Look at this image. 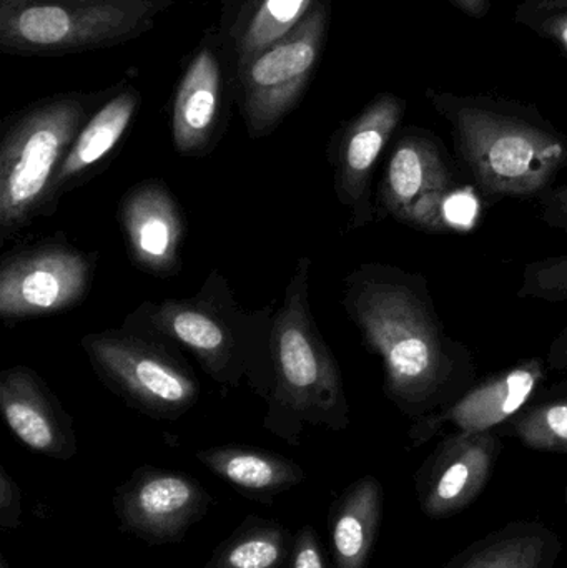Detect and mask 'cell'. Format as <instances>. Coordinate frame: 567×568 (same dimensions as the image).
Masks as SVG:
<instances>
[{
  "instance_id": "cell-8",
  "label": "cell",
  "mask_w": 567,
  "mask_h": 568,
  "mask_svg": "<svg viewBox=\"0 0 567 568\" xmlns=\"http://www.w3.org/2000/svg\"><path fill=\"white\" fill-rule=\"evenodd\" d=\"M332 22V0H320L282 39L259 53L233 79L250 139L272 135L302 102L322 62Z\"/></svg>"
},
{
  "instance_id": "cell-16",
  "label": "cell",
  "mask_w": 567,
  "mask_h": 568,
  "mask_svg": "<svg viewBox=\"0 0 567 568\" xmlns=\"http://www.w3.org/2000/svg\"><path fill=\"white\" fill-rule=\"evenodd\" d=\"M0 409L13 436L33 453L59 460L75 456L72 417L36 371L12 366L0 373Z\"/></svg>"
},
{
  "instance_id": "cell-30",
  "label": "cell",
  "mask_w": 567,
  "mask_h": 568,
  "mask_svg": "<svg viewBox=\"0 0 567 568\" xmlns=\"http://www.w3.org/2000/svg\"><path fill=\"white\" fill-rule=\"evenodd\" d=\"M566 9L567 0H523V6L519 7V13H529V16H546V13Z\"/></svg>"
},
{
  "instance_id": "cell-17",
  "label": "cell",
  "mask_w": 567,
  "mask_h": 568,
  "mask_svg": "<svg viewBox=\"0 0 567 568\" xmlns=\"http://www.w3.org/2000/svg\"><path fill=\"white\" fill-rule=\"evenodd\" d=\"M543 379L545 361H523L518 366L473 387L452 406L416 420L409 437L419 446L446 424H453L459 433H489L515 417L531 399Z\"/></svg>"
},
{
  "instance_id": "cell-25",
  "label": "cell",
  "mask_w": 567,
  "mask_h": 568,
  "mask_svg": "<svg viewBox=\"0 0 567 568\" xmlns=\"http://www.w3.org/2000/svg\"><path fill=\"white\" fill-rule=\"evenodd\" d=\"M519 296L548 303L567 301V255L549 256L523 270Z\"/></svg>"
},
{
  "instance_id": "cell-32",
  "label": "cell",
  "mask_w": 567,
  "mask_h": 568,
  "mask_svg": "<svg viewBox=\"0 0 567 568\" xmlns=\"http://www.w3.org/2000/svg\"><path fill=\"white\" fill-rule=\"evenodd\" d=\"M448 2L472 19H483L492 9V0H448Z\"/></svg>"
},
{
  "instance_id": "cell-1",
  "label": "cell",
  "mask_w": 567,
  "mask_h": 568,
  "mask_svg": "<svg viewBox=\"0 0 567 568\" xmlns=\"http://www.w3.org/2000/svg\"><path fill=\"white\" fill-rule=\"evenodd\" d=\"M342 304L382 359L386 397L403 414L423 419L465 394L472 359L446 334L422 275L365 263L346 276Z\"/></svg>"
},
{
  "instance_id": "cell-6",
  "label": "cell",
  "mask_w": 567,
  "mask_h": 568,
  "mask_svg": "<svg viewBox=\"0 0 567 568\" xmlns=\"http://www.w3.org/2000/svg\"><path fill=\"white\" fill-rule=\"evenodd\" d=\"M173 0H0V52L63 57L113 49L155 27Z\"/></svg>"
},
{
  "instance_id": "cell-10",
  "label": "cell",
  "mask_w": 567,
  "mask_h": 568,
  "mask_svg": "<svg viewBox=\"0 0 567 568\" xmlns=\"http://www.w3.org/2000/svg\"><path fill=\"white\" fill-rule=\"evenodd\" d=\"M455 179L436 136L409 129L396 140L379 185V206L403 225L425 233H448L446 203Z\"/></svg>"
},
{
  "instance_id": "cell-24",
  "label": "cell",
  "mask_w": 567,
  "mask_h": 568,
  "mask_svg": "<svg viewBox=\"0 0 567 568\" xmlns=\"http://www.w3.org/2000/svg\"><path fill=\"white\" fill-rule=\"evenodd\" d=\"M515 433L531 449L567 454V399L541 404L519 414Z\"/></svg>"
},
{
  "instance_id": "cell-28",
  "label": "cell",
  "mask_w": 567,
  "mask_h": 568,
  "mask_svg": "<svg viewBox=\"0 0 567 568\" xmlns=\"http://www.w3.org/2000/svg\"><path fill=\"white\" fill-rule=\"evenodd\" d=\"M539 219L551 229L567 233V182L543 193Z\"/></svg>"
},
{
  "instance_id": "cell-13",
  "label": "cell",
  "mask_w": 567,
  "mask_h": 568,
  "mask_svg": "<svg viewBox=\"0 0 567 568\" xmlns=\"http://www.w3.org/2000/svg\"><path fill=\"white\" fill-rule=\"evenodd\" d=\"M233 77L216 32L206 33L183 70L172 106V142L189 159L209 155L222 139Z\"/></svg>"
},
{
  "instance_id": "cell-2",
  "label": "cell",
  "mask_w": 567,
  "mask_h": 568,
  "mask_svg": "<svg viewBox=\"0 0 567 568\" xmlns=\"http://www.w3.org/2000/svg\"><path fill=\"white\" fill-rule=\"evenodd\" d=\"M273 304L246 310L229 280L212 270L189 297L143 301L123 326L152 334L195 357L203 373L222 389L246 387L266 400L273 387Z\"/></svg>"
},
{
  "instance_id": "cell-29",
  "label": "cell",
  "mask_w": 567,
  "mask_h": 568,
  "mask_svg": "<svg viewBox=\"0 0 567 568\" xmlns=\"http://www.w3.org/2000/svg\"><path fill=\"white\" fill-rule=\"evenodd\" d=\"M536 26H538V30H541V33L555 40L567 53V9L546 13Z\"/></svg>"
},
{
  "instance_id": "cell-12",
  "label": "cell",
  "mask_w": 567,
  "mask_h": 568,
  "mask_svg": "<svg viewBox=\"0 0 567 568\" xmlns=\"http://www.w3.org/2000/svg\"><path fill=\"white\" fill-rule=\"evenodd\" d=\"M405 112L406 102L402 97L378 93L332 136L328 159L335 173L333 183L340 205L350 213L352 230L372 223L373 172Z\"/></svg>"
},
{
  "instance_id": "cell-14",
  "label": "cell",
  "mask_w": 567,
  "mask_h": 568,
  "mask_svg": "<svg viewBox=\"0 0 567 568\" xmlns=\"http://www.w3.org/2000/svg\"><path fill=\"white\" fill-rule=\"evenodd\" d=\"M119 223L130 260L153 278H172L182 268L186 223L163 180H143L119 203Z\"/></svg>"
},
{
  "instance_id": "cell-21",
  "label": "cell",
  "mask_w": 567,
  "mask_h": 568,
  "mask_svg": "<svg viewBox=\"0 0 567 568\" xmlns=\"http://www.w3.org/2000/svg\"><path fill=\"white\" fill-rule=\"evenodd\" d=\"M383 514L382 484L366 476L342 494L330 516L336 568H366Z\"/></svg>"
},
{
  "instance_id": "cell-23",
  "label": "cell",
  "mask_w": 567,
  "mask_h": 568,
  "mask_svg": "<svg viewBox=\"0 0 567 568\" xmlns=\"http://www.w3.org/2000/svg\"><path fill=\"white\" fill-rule=\"evenodd\" d=\"M293 540L280 524L250 517L213 552L206 568H288Z\"/></svg>"
},
{
  "instance_id": "cell-5",
  "label": "cell",
  "mask_w": 567,
  "mask_h": 568,
  "mask_svg": "<svg viewBox=\"0 0 567 568\" xmlns=\"http://www.w3.org/2000/svg\"><path fill=\"white\" fill-rule=\"evenodd\" d=\"M105 92H62L10 116L0 142V242L52 215L57 173Z\"/></svg>"
},
{
  "instance_id": "cell-31",
  "label": "cell",
  "mask_w": 567,
  "mask_h": 568,
  "mask_svg": "<svg viewBox=\"0 0 567 568\" xmlns=\"http://www.w3.org/2000/svg\"><path fill=\"white\" fill-rule=\"evenodd\" d=\"M548 364L556 371L567 369V326L553 341L549 347Z\"/></svg>"
},
{
  "instance_id": "cell-19",
  "label": "cell",
  "mask_w": 567,
  "mask_h": 568,
  "mask_svg": "<svg viewBox=\"0 0 567 568\" xmlns=\"http://www.w3.org/2000/svg\"><path fill=\"white\" fill-rule=\"evenodd\" d=\"M142 97L139 90L129 83L112 87L105 102L87 120L83 129L70 146L52 190V205L63 193L82 185L97 170L110 159L117 146L122 143L139 113Z\"/></svg>"
},
{
  "instance_id": "cell-7",
  "label": "cell",
  "mask_w": 567,
  "mask_h": 568,
  "mask_svg": "<svg viewBox=\"0 0 567 568\" xmlns=\"http://www.w3.org/2000/svg\"><path fill=\"white\" fill-rule=\"evenodd\" d=\"M99 379L130 407L175 420L195 407L200 384L182 351L132 327L97 331L80 339Z\"/></svg>"
},
{
  "instance_id": "cell-9",
  "label": "cell",
  "mask_w": 567,
  "mask_h": 568,
  "mask_svg": "<svg viewBox=\"0 0 567 568\" xmlns=\"http://www.w3.org/2000/svg\"><path fill=\"white\" fill-rule=\"evenodd\" d=\"M95 268L97 255L62 233L12 250L0 263V317L12 324L72 310L85 300Z\"/></svg>"
},
{
  "instance_id": "cell-3",
  "label": "cell",
  "mask_w": 567,
  "mask_h": 568,
  "mask_svg": "<svg viewBox=\"0 0 567 568\" xmlns=\"http://www.w3.org/2000/svg\"><path fill=\"white\" fill-rule=\"evenodd\" d=\"M426 97L448 122L456 155L485 195H543L566 169L567 136L535 110L439 90H428Z\"/></svg>"
},
{
  "instance_id": "cell-18",
  "label": "cell",
  "mask_w": 567,
  "mask_h": 568,
  "mask_svg": "<svg viewBox=\"0 0 567 568\" xmlns=\"http://www.w3.org/2000/svg\"><path fill=\"white\" fill-rule=\"evenodd\" d=\"M219 36L233 79L266 47L292 32L320 0H222Z\"/></svg>"
},
{
  "instance_id": "cell-11",
  "label": "cell",
  "mask_w": 567,
  "mask_h": 568,
  "mask_svg": "<svg viewBox=\"0 0 567 568\" xmlns=\"http://www.w3.org/2000/svg\"><path fill=\"white\" fill-rule=\"evenodd\" d=\"M212 504L205 487L176 470L143 466L113 497V510L125 532L152 546L183 540Z\"/></svg>"
},
{
  "instance_id": "cell-15",
  "label": "cell",
  "mask_w": 567,
  "mask_h": 568,
  "mask_svg": "<svg viewBox=\"0 0 567 568\" xmlns=\"http://www.w3.org/2000/svg\"><path fill=\"white\" fill-rule=\"evenodd\" d=\"M498 440L492 433H458L446 439L418 480L423 513L445 519L466 509L492 476Z\"/></svg>"
},
{
  "instance_id": "cell-20",
  "label": "cell",
  "mask_w": 567,
  "mask_h": 568,
  "mask_svg": "<svg viewBox=\"0 0 567 568\" xmlns=\"http://www.w3.org/2000/svg\"><path fill=\"white\" fill-rule=\"evenodd\" d=\"M196 459L239 493L255 499H272L305 480L298 464L255 447H210L199 450Z\"/></svg>"
},
{
  "instance_id": "cell-4",
  "label": "cell",
  "mask_w": 567,
  "mask_h": 568,
  "mask_svg": "<svg viewBox=\"0 0 567 568\" xmlns=\"http://www.w3.org/2000/svg\"><path fill=\"white\" fill-rule=\"evenodd\" d=\"M313 262L302 256L273 317V387L263 427L298 446L306 427L348 429L350 404L335 354L316 326L310 304Z\"/></svg>"
},
{
  "instance_id": "cell-26",
  "label": "cell",
  "mask_w": 567,
  "mask_h": 568,
  "mask_svg": "<svg viewBox=\"0 0 567 568\" xmlns=\"http://www.w3.org/2000/svg\"><path fill=\"white\" fill-rule=\"evenodd\" d=\"M20 523H22V494L6 467L0 466V529H19Z\"/></svg>"
},
{
  "instance_id": "cell-22",
  "label": "cell",
  "mask_w": 567,
  "mask_h": 568,
  "mask_svg": "<svg viewBox=\"0 0 567 568\" xmlns=\"http://www.w3.org/2000/svg\"><path fill=\"white\" fill-rule=\"evenodd\" d=\"M559 550L551 530L519 523L466 550L446 568H553Z\"/></svg>"
},
{
  "instance_id": "cell-33",
  "label": "cell",
  "mask_w": 567,
  "mask_h": 568,
  "mask_svg": "<svg viewBox=\"0 0 567 568\" xmlns=\"http://www.w3.org/2000/svg\"><path fill=\"white\" fill-rule=\"evenodd\" d=\"M0 568H10L9 564H7L6 557L0 556Z\"/></svg>"
},
{
  "instance_id": "cell-27",
  "label": "cell",
  "mask_w": 567,
  "mask_h": 568,
  "mask_svg": "<svg viewBox=\"0 0 567 568\" xmlns=\"http://www.w3.org/2000/svg\"><path fill=\"white\" fill-rule=\"evenodd\" d=\"M288 568H325L318 537L313 527H303L296 534Z\"/></svg>"
}]
</instances>
